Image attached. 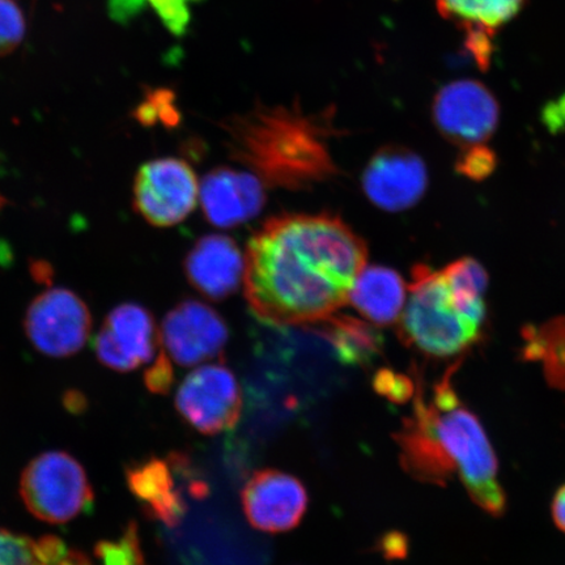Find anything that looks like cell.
Listing matches in <instances>:
<instances>
[{
	"label": "cell",
	"instance_id": "cell-15",
	"mask_svg": "<svg viewBox=\"0 0 565 565\" xmlns=\"http://www.w3.org/2000/svg\"><path fill=\"white\" fill-rule=\"evenodd\" d=\"M527 0H435L440 15L463 33V45L480 70L491 66L493 41L520 15Z\"/></svg>",
	"mask_w": 565,
	"mask_h": 565
},
{
	"label": "cell",
	"instance_id": "cell-6",
	"mask_svg": "<svg viewBox=\"0 0 565 565\" xmlns=\"http://www.w3.org/2000/svg\"><path fill=\"white\" fill-rule=\"evenodd\" d=\"M200 189L201 183L185 160L153 159L139 168L134 180V209L153 227H173L195 210Z\"/></svg>",
	"mask_w": 565,
	"mask_h": 565
},
{
	"label": "cell",
	"instance_id": "cell-18",
	"mask_svg": "<svg viewBox=\"0 0 565 565\" xmlns=\"http://www.w3.org/2000/svg\"><path fill=\"white\" fill-rule=\"evenodd\" d=\"M404 278L384 266L364 267L353 282L349 302L373 327L397 323L406 306Z\"/></svg>",
	"mask_w": 565,
	"mask_h": 565
},
{
	"label": "cell",
	"instance_id": "cell-20",
	"mask_svg": "<svg viewBox=\"0 0 565 565\" xmlns=\"http://www.w3.org/2000/svg\"><path fill=\"white\" fill-rule=\"evenodd\" d=\"M522 358L542 362L547 383L565 391V316L551 318L540 328L522 329Z\"/></svg>",
	"mask_w": 565,
	"mask_h": 565
},
{
	"label": "cell",
	"instance_id": "cell-30",
	"mask_svg": "<svg viewBox=\"0 0 565 565\" xmlns=\"http://www.w3.org/2000/svg\"><path fill=\"white\" fill-rule=\"evenodd\" d=\"M174 373L171 360L164 351L160 352L157 362L146 372V386L154 394H167L172 387Z\"/></svg>",
	"mask_w": 565,
	"mask_h": 565
},
{
	"label": "cell",
	"instance_id": "cell-22",
	"mask_svg": "<svg viewBox=\"0 0 565 565\" xmlns=\"http://www.w3.org/2000/svg\"><path fill=\"white\" fill-rule=\"evenodd\" d=\"M96 554L103 565H148L136 524L127 526L118 540L100 543Z\"/></svg>",
	"mask_w": 565,
	"mask_h": 565
},
{
	"label": "cell",
	"instance_id": "cell-9",
	"mask_svg": "<svg viewBox=\"0 0 565 565\" xmlns=\"http://www.w3.org/2000/svg\"><path fill=\"white\" fill-rule=\"evenodd\" d=\"M430 113L441 136L462 148L484 145L500 121L497 96L476 79L445 84L435 95Z\"/></svg>",
	"mask_w": 565,
	"mask_h": 565
},
{
	"label": "cell",
	"instance_id": "cell-32",
	"mask_svg": "<svg viewBox=\"0 0 565 565\" xmlns=\"http://www.w3.org/2000/svg\"><path fill=\"white\" fill-rule=\"evenodd\" d=\"M542 121L551 134L565 131V95L547 104L542 113Z\"/></svg>",
	"mask_w": 565,
	"mask_h": 565
},
{
	"label": "cell",
	"instance_id": "cell-4",
	"mask_svg": "<svg viewBox=\"0 0 565 565\" xmlns=\"http://www.w3.org/2000/svg\"><path fill=\"white\" fill-rule=\"evenodd\" d=\"M409 299L398 321L401 341L428 356L459 355L477 343L482 328L455 303L443 270L427 265L413 268Z\"/></svg>",
	"mask_w": 565,
	"mask_h": 565
},
{
	"label": "cell",
	"instance_id": "cell-28",
	"mask_svg": "<svg viewBox=\"0 0 565 565\" xmlns=\"http://www.w3.org/2000/svg\"><path fill=\"white\" fill-rule=\"evenodd\" d=\"M162 23L177 35L186 32L190 23V3L193 0H147Z\"/></svg>",
	"mask_w": 565,
	"mask_h": 565
},
{
	"label": "cell",
	"instance_id": "cell-11",
	"mask_svg": "<svg viewBox=\"0 0 565 565\" xmlns=\"http://www.w3.org/2000/svg\"><path fill=\"white\" fill-rule=\"evenodd\" d=\"M362 185L366 198L380 210L405 211L418 204L427 192V166L406 147L386 146L366 164Z\"/></svg>",
	"mask_w": 565,
	"mask_h": 565
},
{
	"label": "cell",
	"instance_id": "cell-26",
	"mask_svg": "<svg viewBox=\"0 0 565 565\" xmlns=\"http://www.w3.org/2000/svg\"><path fill=\"white\" fill-rule=\"evenodd\" d=\"M38 541L0 529V565H33Z\"/></svg>",
	"mask_w": 565,
	"mask_h": 565
},
{
	"label": "cell",
	"instance_id": "cell-31",
	"mask_svg": "<svg viewBox=\"0 0 565 565\" xmlns=\"http://www.w3.org/2000/svg\"><path fill=\"white\" fill-rule=\"evenodd\" d=\"M147 0H109L108 12L116 23L126 24L145 9Z\"/></svg>",
	"mask_w": 565,
	"mask_h": 565
},
{
	"label": "cell",
	"instance_id": "cell-5",
	"mask_svg": "<svg viewBox=\"0 0 565 565\" xmlns=\"http://www.w3.org/2000/svg\"><path fill=\"white\" fill-rule=\"evenodd\" d=\"M28 511L47 524H67L94 510V490L86 470L65 451H46L32 459L20 480Z\"/></svg>",
	"mask_w": 565,
	"mask_h": 565
},
{
	"label": "cell",
	"instance_id": "cell-10",
	"mask_svg": "<svg viewBox=\"0 0 565 565\" xmlns=\"http://www.w3.org/2000/svg\"><path fill=\"white\" fill-rule=\"evenodd\" d=\"M228 338L230 331L223 318L196 300L175 306L160 329L162 351L181 366H194L221 355Z\"/></svg>",
	"mask_w": 565,
	"mask_h": 565
},
{
	"label": "cell",
	"instance_id": "cell-25",
	"mask_svg": "<svg viewBox=\"0 0 565 565\" xmlns=\"http://www.w3.org/2000/svg\"><path fill=\"white\" fill-rule=\"evenodd\" d=\"M24 35L23 12L13 0H0V56L15 51Z\"/></svg>",
	"mask_w": 565,
	"mask_h": 565
},
{
	"label": "cell",
	"instance_id": "cell-34",
	"mask_svg": "<svg viewBox=\"0 0 565 565\" xmlns=\"http://www.w3.org/2000/svg\"><path fill=\"white\" fill-rule=\"evenodd\" d=\"M52 267L49 266L46 263H42V260H39V263H34L32 265V275L34 279H38L42 282H49L52 280Z\"/></svg>",
	"mask_w": 565,
	"mask_h": 565
},
{
	"label": "cell",
	"instance_id": "cell-14",
	"mask_svg": "<svg viewBox=\"0 0 565 565\" xmlns=\"http://www.w3.org/2000/svg\"><path fill=\"white\" fill-rule=\"evenodd\" d=\"M188 466L180 455L171 458H148L126 471L127 484L145 513L159 524L175 527L185 518L188 504L185 483L179 482Z\"/></svg>",
	"mask_w": 565,
	"mask_h": 565
},
{
	"label": "cell",
	"instance_id": "cell-21",
	"mask_svg": "<svg viewBox=\"0 0 565 565\" xmlns=\"http://www.w3.org/2000/svg\"><path fill=\"white\" fill-rule=\"evenodd\" d=\"M451 296L459 310L466 312L482 303L489 287V274L482 264L471 257H463L449 264L443 270Z\"/></svg>",
	"mask_w": 565,
	"mask_h": 565
},
{
	"label": "cell",
	"instance_id": "cell-19",
	"mask_svg": "<svg viewBox=\"0 0 565 565\" xmlns=\"http://www.w3.org/2000/svg\"><path fill=\"white\" fill-rule=\"evenodd\" d=\"M320 323H323V335L343 363L370 364L383 349L384 342L379 331L355 317L333 315Z\"/></svg>",
	"mask_w": 565,
	"mask_h": 565
},
{
	"label": "cell",
	"instance_id": "cell-24",
	"mask_svg": "<svg viewBox=\"0 0 565 565\" xmlns=\"http://www.w3.org/2000/svg\"><path fill=\"white\" fill-rule=\"evenodd\" d=\"M137 121L145 126L157 122L171 126L179 122V111L173 104V95L167 89H157L146 96L136 110Z\"/></svg>",
	"mask_w": 565,
	"mask_h": 565
},
{
	"label": "cell",
	"instance_id": "cell-1",
	"mask_svg": "<svg viewBox=\"0 0 565 565\" xmlns=\"http://www.w3.org/2000/svg\"><path fill=\"white\" fill-rule=\"evenodd\" d=\"M244 256L253 313L287 327L320 323L348 303L369 247L337 215L286 214L254 233Z\"/></svg>",
	"mask_w": 565,
	"mask_h": 565
},
{
	"label": "cell",
	"instance_id": "cell-33",
	"mask_svg": "<svg viewBox=\"0 0 565 565\" xmlns=\"http://www.w3.org/2000/svg\"><path fill=\"white\" fill-rule=\"evenodd\" d=\"M551 510H553L556 526L565 533V484L556 491Z\"/></svg>",
	"mask_w": 565,
	"mask_h": 565
},
{
	"label": "cell",
	"instance_id": "cell-3",
	"mask_svg": "<svg viewBox=\"0 0 565 565\" xmlns=\"http://www.w3.org/2000/svg\"><path fill=\"white\" fill-rule=\"evenodd\" d=\"M457 365L435 386L429 402L419 386L414 413L401 433L430 451L444 469L459 479L470 498L492 515L505 512L507 498L499 483V463L478 416L462 405L450 384Z\"/></svg>",
	"mask_w": 565,
	"mask_h": 565
},
{
	"label": "cell",
	"instance_id": "cell-29",
	"mask_svg": "<svg viewBox=\"0 0 565 565\" xmlns=\"http://www.w3.org/2000/svg\"><path fill=\"white\" fill-rule=\"evenodd\" d=\"M373 387L384 397L404 404L413 397L415 386L405 374L392 370H381L373 380Z\"/></svg>",
	"mask_w": 565,
	"mask_h": 565
},
{
	"label": "cell",
	"instance_id": "cell-7",
	"mask_svg": "<svg viewBox=\"0 0 565 565\" xmlns=\"http://www.w3.org/2000/svg\"><path fill=\"white\" fill-rule=\"evenodd\" d=\"M24 330L33 348L49 358H70L88 342L90 310L67 288L46 289L28 307Z\"/></svg>",
	"mask_w": 565,
	"mask_h": 565
},
{
	"label": "cell",
	"instance_id": "cell-12",
	"mask_svg": "<svg viewBox=\"0 0 565 565\" xmlns=\"http://www.w3.org/2000/svg\"><path fill=\"white\" fill-rule=\"evenodd\" d=\"M159 343L160 331L150 310L125 302L105 318L95 339V352L103 365L126 373L151 363Z\"/></svg>",
	"mask_w": 565,
	"mask_h": 565
},
{
	"label": "cell",
	"instance_id": "cell-17",
	"mask_svg": "<svg viewBox=\"0 0 565 565\" xmlns=\"http://www.w3.org/2000/svg\"><path fill=\"white\" fill-rule=\"evenodd\" d=\"M245 256L235 239L207 235L198 239L185 259L190 285L211 300L235 294L244 280Z\"/></svg>",
	"mask_w": 565,
	"mask_h": 565
},
{
	"label": "cell",
	"instance_id": "cell-8",
	"mask_svg": "<svg viewBox=\"0 0 565 565\" xmlns=\"http://www.w3.org/2000/svg\"><path fill=\"white\" fill-rule=\"evenodd\" d=\"M175 407L198 433L222 434L235 427L242 416V387L227 366L204 365L183 380Z\"/></svg>",
	"mask_w": 565,
	"mask_h": 565
},
{
	"label": "cell",
	"instance_id": "cell-23",
	"mask_svg": "<svg viewBox=\"0 0 565 565\" xmlns=\"http://www.w3.org/2000/svg\"><path fill=\"white\" fill-rule=\"evenodd\" d=\"M497 168V153L484 145L463 147L456 161L457 173L472 181L489 179Z\"/></svg>",
	"mask_w": 565,
	"mask_h": 565
},
{
	"label": "cell",
	"instance_id": "cell-16",
	"mask_svg": "<svg viewBox=\"0 0 565 565\" xmlns=\"http://www.w3.org/2000/svg\"><path fill=\"white\" fill-rule=\"evenodd\" d=\"M265 183L252 172L216 168L201 183L204 216L217 228H233L256 217L266 202Z\"/></svg>",
	"mask_w": 565,
	"mask_h": 565
},
{
	"label": "cell",
	"instance_id": "cell-13",
	"mask_svg": "<svg viewBox=\"0 0 565 565\" xmlns=\"http://www.w3.org/2000/svg\"><path fill=\"white\" fill-rule=\"evenodd\" d=\"M247 521L259 532L277 534L298 526L307 512L308 492L298 478L279 470H259L242 492Z\"/></svg>",
	"mask_w": 565,
	"mask_h": 565
},
{
	"label": "cell",
	"instance_id": "cell-2",
	"mask_svg": "<svg viewBox=\"0 0 565 565\" xmlns=\"http://www.w3.org/2000/svg\"><path fill=\"white\" fill-rule=\"evenodd\" d=\"M334 108L307 113L299 104L257 105L223 124L231 158L249 168L265 186L312 189L338 172L330 139Z\"/></svg>",
	"mask_w": 565,
	"mask_h": 565
},
{
	"label": "cell",
	"instance_id": "cell-27",
	"mask_svg": "<svg viewBox=\"0 0 565 565\" xmlns=\"http://www.w3.org/2000/svg\"><path fill=\"white\" fill-rule=\"evenodd\" d=\"M33 565H92L86 556L70 550L54 536L38 541V555Z\"/></svg>",
	"mask_w": 565,
	"mask_h": 565
},
{
	"label": "cell",
	"instance_id": "cell-35",
	"mask_svg": "<svg viewBox=\"0 0 565 565\" xmlns=\"http://www.w3.org/2000/svg\"><path fill=\"white\" fill-rule=\"evenodd\" d=\"M7 204V200L6 198L2 195V193H0V211L3 210V207L6 206Z\"/></svg>",
	"mask_w": 565,
	"mask_h": 565
}]
</instances>
